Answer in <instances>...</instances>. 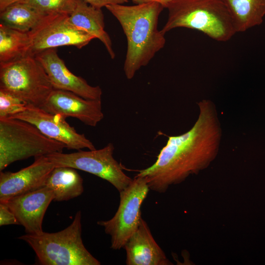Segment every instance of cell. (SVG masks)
Returning <instances> with one entry per match:
<instances>
[{
    "instance_id": "cell-1",
    "label": "cell",
    "mask_w": 265,
    "mask_h": 265,
    "mask_svg": "<svg viewBox=\"0 0 265 265\" xmlns=\"http://www.w3.org/2000/svg\"><path fill=\"white\" fill-rule=\"evenodd\" d=\"M199 113L193 127L183 134L168 136L156 161L139 171L150 189L164 193L169 187L207 168L215 159L222 130L215 105L204 99L198 103Z\"/></svg>"
},
{
    "instance_id": "cell-2",
    "label": "cell",
    "mask_w": 265,
    "mask_h": 265,
    "mask_svg": "<svg viewBox=\"0 0 265 265\" xmlns=\"http://www.w3.org/2000/svg\"><path fill=\"white\" fill-rule=\"evenodd\" d=\"M106 8L118 21L126 36L124 71L126 78L131 80L165 45V34L158 28L159 17L164 7L158 3L150 2L113 4Z\"/></svg>"
},
{
    "instance_id": "cell-3",
    "label": "cell",
    "mask_w": 265,
    "mask_h": 265,
    "mask_svg": "<svg viewBox=\"0 0 265 265\" xmlns=\"http://www.w3.org/2000/svg\"><path fill=\"white\" fill-rule=\"evenodd\" d=\"M164 34L177 27L198 30L218 42H227L237 33L233 20L220 0H173L167 8Z\"/></svg>"
},
{
    "instance_id": "cell-4",
    "label": "cell",
    "mask_w": 265,
    "mask_h": 265,
    "mask_svg": "<svg viewBox=\"0 0 265 265\" xmlns=\"http://www.w3.org/2000/svg\"><path fill=\"white\" fill-rule=\"evenodd\" d=\"M81 221V212L78 211L72 223L62 231L26 234L18 238L32 248L41 265H100L83 243Z\"/></svg>"
},
{
    "instance_id": "cell-5",
    "label": "cell",
    "mask_w": 265,
    "mask_h": 265,
    "mask_svg": "<svg viewBox=\"0 0 265 265\" xmlns=\"http://www.w3.org/2000/svg\"><path fill=\"white\" fill-rule=\"evenodd\" d=\"M61 142L51 139L30 123L16 118L0 119V171L30 157L62 152Z\"/></svg>"
},
{
    "instance_id": "cell-6",
    "label": "cell",
    "mask_w": 265,
    "mask_h": 265,
    "mask_svg": "<svg viewBox=\"0 0 265 265\" xmlns=\"http://www.w3.org/2000/svg\"><path fill=\"white\" fill-rule=\"evenodd\" d=\"M0 89L39 107L54 89L44 69L32 55L0 63Z\"/></svg>"
},
{
    "instance_id": "cell-7",
    "label": "cell",
    "mask_w": 265,
    "mask_h": 265,
    "mask_svg": "<svg viewBox=\"0 0 265 265\" xmlns=\"http://www.w3.org/2000/svg\"><path fill=\"white\" fill-rule=\"evenodd\" d=\"M114 149L113 144L109 143L100 149L80 150L69 154L57 152L46 156L55 167H70L92 174L107 181L120 192L133 179L124 173L114 159Z\"/></svg>"
},
{
    "instance_id": "cell-8",
    "label": "cell",
    "mask_w": 265,
    "mask_h": 265,
    "mask_svg": "<svg viewBox=\"0 0 265 265\" xmlns=\"http://www.w3.org/2000/svg\"><path fill=\"white\" fill-rule=\"evenodd\" d=\"M149 190L145 178L136 176L129 186L119 192L120 203L113 217L97 222L110 236L112 249L124 248L137 229L141 218V207Z\"/></svg>"
},
{
    "instance_id": "cell-9",
    "label": "cell",
    "mask_w": 265,
    "mask_h": 265,
    "mask_svg": "<svg viewBox=\"0 0 265 265\" xmlns=\"http://www.w3.org/2000/svg\"><path fill=\"white\" fill-rule=\"evenodd\" d=\"M69 16L62 13L47 15L28 32L31 55L60 46H72L80 49L95 39L72 25Z\"/></svg>"
},
{
    "instance_id": "cell-10",
    "label": "cell",
    "mask_w": 265,
    "mask_h": 265,
    "mask_svg": "<svg viewBox=\"0 0 265 265\" xmlns=\"http://www.w3.org/2000/svg\"><path fill=\"white\" fill-rule=\"evenodd\" d=\"M24 120L36 126L47 137L62 143L66 148L94 150L93 144L83 134L78 133L66 118L48 112L41 107L28 105L24 111L9 117Z\"/></svg>"
},
{
    "instance_id": "cell-11",
    "label": "cell",
    "mask_w": 265,
    "mask_h": 265,
    "mask_svg": "<svg viewBox=\"0 0 265 265\" xmlns=\"http://www.w3.org/2000/svg\"><path fill=\"white\" fill-rule=\"evenodd\" d=\"M34 56L44 69L54 89L72 92L86 99L101 100L100 87L91 86L72 73L58 56L56 48L44 51Z\"/></svg>"
},
{
    "instance_id": "cell-12",
    "label": "cell",
    "mask_w": 265,
    "mask_h": 265,
    "mask_svg": "<svg viewBox=\"0 0 265 265\" xmlns=\"http://www.w3.org/2000/svg\"><path fill=\"white\" fill-rule=\"evenodd\" d=\"M65 118L73 117L95 127L103 119L101 100L84 99L72 92L54 89L41 107Z\"/></svg>"
},
{
    "instance_id": "cell-13",
    "label": "cell",
    "mask_w": 265,
    "mask_h": 265,
    "mask_svg": "<svg viewBox=\"0 0 265 265\" xmlns=\"http://www.w3.org/2000/svg\"><path fill=\"white\" fill-rule=\"evenodd\" d=\"M54 199L53 191L44 186L33 191L0 201L16 216L26 234L43 232L42 222L48 206Z\"/></svg>"
},
{
    "instance_id": "cell-14",
    "label": "cell",
    "mask_w": 265,
    "mask_h": 265,
    "mask_svg": "<svg viewBox=\"0 0 265 265\" xmlns=\"http://www.w3.org/2000/svg\"><path fill=\"white\" fill-rule=\"evenodd\" d=\"M55 167L46 156H41L35 157L31 165L17 172L0 171V201L44 186Z\"/></svg>"
},
{
    "instance_id": "cell-15",
    "label": "cell",
    "mask_w": 265,
    "mask_h": 265,
    "mask_svg": "<svg viewBox=\"0 0 265 265\" xmlns=\"http://www.w3.org/2000/svg\"><path fill=\"white\" fill-rule=\"evenodd\" d=\"M127 265H170L172 264L154 238L141 217L139 225L125 244Z\"/></svg>"
},
{
    "instance_id": "cell-16",
    "label": "cell",
    "mask_w": 265,
    "mask_h": 265,
    "mask_svg": "<svg viewBox=\"0 0 265 265\" xmlns=\"http://www.w3.org/2000/svg\"><path fill=\"white\" fill-rule=\"evenodd\" d=\"M69 21L76 27L100 40L110 57L114 58L115 54L111 40L105 30L104 16L101 8L94 7L82 0H77L76 7L69 15Z\"/></svg>"
},
{
    "instance_id": "cell-17",
    "label": "cell",
    "mask_w": 265,
    "mask_h": 265,
    "mask_svg": "<svg viewBox=\"0 0 265 265\" xmlns=\"http://www.w3.org/2000/svg\"><path fill=\"white\" fill-rule=\"evenodd\" d=\"M232 18L237 32H242L263 22L265 0H220Z\"/></svg>"
},
{
    "instance_id": "cell-18",
    "label": "cell",
    "mask_w": 265,
    "mask_h": 265,
    "mask_svg": "<svg viewBox=\"0 0 265 265\" xmlns=\"http://www.w3.org/2000/svg\"><path fill=\"white\" fill-rule=\"evenodd\" d=\"M45 186L52 190L55 201L70 200L83 191L82 178L76 169L70 167H55Z\"/></svg>"
},
{
    "instance_id": "cell-19",
    "label": "cell",
    "mask_w": 265,
    "mask_h": 265,
    "mask_svg": "<svg viewBox=\"0 0 265 265\" xmlns=\"http://www.w3.org/2000/svg\"><path fill=\"white\" fill-rule=\"evenodd\" d=\"M47 15L23 2H17L0 12V24L18 31L28 32Z\"/></svg>"
},
{
    "instance_id": "cell-20",
    "label": "cell",
    "mask_w": 265,
    "mask_h": 265,
    "mask_svg": "<svg viewBox=\"0 0 265 265\" xmlns=\"http://www.w3.org/2000/svg\"><path fill=\"white\" fill-rule=\"evenodd\" d=\"M28 32L0 24V63H7L31 55Z\"/></svg>"
},
{
    "instance_id": "cell-21",
    "label": "cell",
    "mask_w": 265,
    "mask_h": 265,
    "mask_svg": "<svg viewBox=\"0 0 265 265\" xmlns=\"http://www.w3.org/2000/svg\"><path fill=\"white\" fill-rule=\"evenodd\" d=\"M20 2L31 5L46 15H70L76 7L77 0H23Z\"/></svg>"
},
{
    "instance_id": "cell-22",
    "label": "cell",
    "mask_w": 265,
    "mask_h": 265,
    "mask_svg": "<svg viewBox=\"0 0 265 265\" xmlns=\"http://www.w3.org/2000/svg\"><path fill=\"white\" fill-rule=\"evenodd\" d=\"M28 105L15 96L0 89V119L9 118L22 112Z\"/></svg>"
},
{
    "instance_id": "cell-23",
    "label": "cell",
    "mask_w": 265,
    "mask_h": 265,
    "mask_svg": "<svg viewBox=\"0 0 265 265\" xmlns=\"http://www.w3.org/2000/svg\"><path fill=\"white\" fill-rule=\"evenodd\" d=\"M11 224H20L16 216L8 207L0 202V226Z\"/></svg>"
},
{
    "instance_id": "cell-24",
    "label": "cell",
    "mask_w": 265,
    "mask_h": 265,
    "mask_svg": "<svg viewBox=\"0 0 265 265\" xmlns=\"http://www.w3.org/2000/svg\"><path fill=\"white\" fill-rule=\"evenodd\" d=\"M89 4L98 8H102L109 5L123 4L128 0H82Z\"/></svg>"
},
{
    "instance_id": "cell-25",
    "label": "cell",
    "mask_w": 265,
    "mask_h": 265,
    "mask_svg": "<svg viewBox=\"0 0 265 265\" xmlns=\"http://www.w3.org/2000/svg\"><path fill=\"white\" fill-rule=\"evenodd\" d=\"M135 4L156 2L161 5L164 8H167L173 0H132Z\"/></svg>"
},
{
    "instance_id": "cell-26",
    "label": "cell",
    "mask_w": 265,
    "mask_h": 265,
    "mask_svg": "<svg viewBox=\"0 0 265 265\" xmlns=\"http://www.w3.org/2000/svg\"><path fill=\"white\" fill-rule=\"evenodd\" d=\"M23 0H0V12L14 3L20 2Z\"/></svg>"
}]
</instances>
